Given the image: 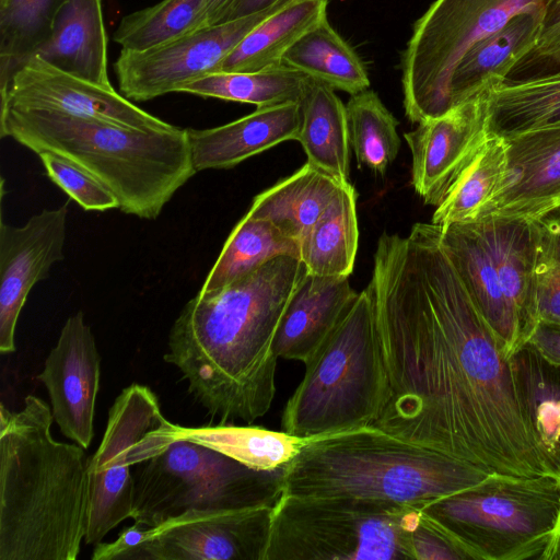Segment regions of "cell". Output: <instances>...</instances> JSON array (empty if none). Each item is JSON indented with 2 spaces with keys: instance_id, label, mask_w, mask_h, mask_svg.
Returning a JSON list of instances; mask_svg holds the SVG:
<instances>
[{
  "instance_id": "cell-42",
  "label": "cell",
  "mask_w": 560,
  "mask_h": 560,
  "mask_svg": "<svg viewBox=\"0 0 560 560\" xmlns=\"http://www.w3.org/2000/svg\"><path fill=\"white\" fill-rule=\"evenodd\" d=\"M560 48V22L545 28L534 49L512 70L508 79H517L533 66Z\"/></svg>"
},
{
  "instance_id": "cell-17",
  "label": "cell",
  "mask_w": 560,
  "mask_h": 560,
  "mask_svg": "<svg viewBox=\"0 0 560 560\" xmlns=\"http://www.w3.org/2000/svg\"><path fill=\"white\" fill-rule=\"evenodd\" d=\"M37 378L47 389L60 432L86 450L94 436L101 355L83 312L65 322Z\"/></svg>"
},
{
  "instance_id": "cell-3",
  "label": "cell",
  "mask_w": 560,
  "mask_h": 560,
  "mask_svg": "<svg viewBox=\"0 0 560 560\" xmlns=\"http://www.w3.org/2000/svg\"><path fill=\"white\" fill-rule=\"evenodd\" d=\"M49 406L34 395L0 407V560H75L85 536L89 459L51 434Z\"/></svg>"
},
{
  "instance_id": "cell-33",
  "label": "cell",
  "mask_w": 560,
  "mask_h": 560,
  "mask_svg": "<svg viewBox=\"0 0 560 560\" xmlns=\"http://www.w3.org/2000/svg\"><path fill=\"white\" fill-rule=\"evenodd\" d=\"M307 82L306 75L281 65L253 72H212L180 85L177 92L260 108L299 102Z\"/></svg>"
},
{
  "instance_id": "cell-26",
  "label": "cell",
  "mask_w": 560,
  "mask_h": 560,
  "mask_svg": "<svg viewBox=\"0 0 560 560\" xmlns=\"http://www.w3.org/2000/svg\"><path fill=\"white\" fill-rule=\"evenodd\" d=\"M327 84L308 78L299 101L298 141L314 167L340 183L349 182V132L346 105Z\"/></svg>"
},
{
  "instance_id": "cell-47",
  "label": "cell",
  "mask_w": 560,
  "mask_h": 560,
  "mask_svg": "<svg viewBox=\"0 0 560 560\" xmlns=\"http://www.w3.org/2000/svg\"><path fill=\"white\" fill-rule=\"evenodd\" d=\"M541 560H560V512L556 528L541 557Z\"/></svg>"
},
{
  "instance_id": "cell-8",
  "label": "cell",
  "mask_w": 560,
  "mask_h": 560,
  "mask_svg": "<svg viewBox=\"0 0 560 560\" xmlns=\"http://www.w3.org/2000/svg\"><path fill=\"white\" fill-rule=\"evenodd\" d=\"M421 508L284 494L272 508L265 560H413Z\"/></svg>"
},
{
  "instance_id": "cell-15",
  "label": "cell",
  "mask_w": 560,
  "mask_h": 560,
  "mask_svg": "<svg viewBox=\"0 0 560 560\" xmlns=\"http://www.w3.org/2000/svg\"><path fill=\"white\" fill-rule=\"evenodd\" d=\"M14 106L63 112L141 130L171 125L135 105L113 86L66 73L39 57L30 58L13 74L0 108Z\"/></svg>"
},
{
  "instance_id": "cell-2",
  "label": "cell",
  "mask_w": 560,
  "mask_h": 560,
  "mask_svg": "<svg viewBox=\"0 0 560 560\" xmlns=\"http://www.w3.org/2000/svg\"><path fill=\"white\" fill-rule=\"evenodd\" d=\"M306 271L300 258L277 256L228 285L198 291L175 319L164 361L220 423L250 424L269 411L277 330Z\"/></svg>"
},
{
  "instance_id": "cell-6",
  "label": "cell",
  "mask_w": 560,
  "mask_h": 560,
  "mask_svg": "<svg viewBox=\"0 0 560 560\" xmlns=\"http://www.w3.org/2000/svg\"><path fill=\"white\" fill-rule=\"evenodd\" d=\"M386 374L366 288L305 363L282 413V431L307 440L369 427L385 397Z\"/></svg>"
},
{
  "instance_id": "cell-1",
  "label": "cell",
  "mask_w": 560,
  "mask_h": 560,
  "mask_svg": "<svg viewBox=\"0 0 560 560\" xmlns=\"http://www.w3.org/2000/svg\"><path fill=\"white\" fill-rule=\"evenodd\" d=\"M370 293L386 374L372 427L489 474L559 479L518 398L510 359L440 242V225L383 233Z\"/></svg>"
},
{
  "instance_id": "cell-16",
  "label": "cell",
  "mask_w": 560,
  "mask_h": 560,
  "mask_svg": "<svg viewBox=\"0 0 560 560\" xmlns=\"http://www.w3.org/2000/svg\"><path fill=\"white\" fill-rule=\"evenodd\" d=\"M68 202L22 226L0 222V352L15 351V330L30 291L65 257Z\"/></svg>"
},
{
  "instance_id": "cell-29",
  "label": "cell",
  "mask_w": 560,
  "mask_h": 560,
  "mask_svg": "<svg viewBox=\"0 0 560 560\" xmlns=\"http://www.w3.org/2000/svg\"><path fill=\"white\" fill-rule=\"evenodd\" d=\"M355 201V189L348 182L301 241L300 259L308 272L351 275L359 241Z\"/></svg>"
},
{
  "instance_id": "cell-37",
  "label": "cell",
  "mask_w": 560,
  "mask_h": 560,
  "mask_svg": "<svg viewBox=\"0 0 560 560\" xmlns=\"http://www.w3.org/2000/svg\"><path fill=\"white\" fill-rule=\"evenodd\" d=\"M206 0H163L124 16L114 40L122 50L143 51L200 28Z\"/></svg>"
},
{
  "instance_id": "cell-23",
  "label": "cell",
  "mask_w": 560,
  "mask_h": 560,
  "mask_svg": "<svg viewBox=\"0 0 560 560\" xmlns=\"http://www.w3.org/2000/svg\"><path fill=\"white\" fill-rule=\"evenodd\" d=\"M35 56L66 73L113 86L107 73V34L102 0H67L51 36L32 57Z\"/></svg>"
},
{
  "instance_id": "cell-45",
  "label": "cell",
  "mask_w": 560,
  "mask_h": 560,
  "mask_svg": "<svg viewBox=\"0 0 560 560\" xmlns=\"http://www.w3.org/2000/svg\"><path fill=\"white\" fill-rule=\"evenodd\" d=\"M232 1L233 0H206L200 28L219 24Z\"/></svg>"
},
{
  "instance_id": "cell-32",
  "label": "cell",
  "mask_w": 560,
  "mask_h": 560,
  "mask_svg": "<svg viewBox=\"0 0 560 560\" xmlns=\"http://www.w3.org/2000/svg\"><path fill=\"white\" fill-rule=\"evenodd\" d=\"M300 243L266 219L246 213L231 231L199 291L220 289L280 255L300 258Z\"/></svg>"
},
{
  "instance_id": "cell-28",
  "label": "cell",
  "mask_w": 560,
  "mask_h": 560,
  "mask_svg": "<svg viewBox=\"0 0 560 560\" xmlns=\"http://www.w3.org/2000/svg\"><path fill=\"white\" fill-rule=\"evenodd\" d=\"M510 361L525 417L560 479V366L528 345Z\"/></svg>"
},
{
  "instance_id": "cell-36",
  "label": "cell",
  "mask_w": 560,
  "mask_h": 560,
  "mask_svg": "<svg viewBox=\"0 0 560 560\" xmlns=\"http://www.w3.org/2000/svg\"><path fill=\"white\" fill-rule=\"evenodd\" d=\"M346 109L349 142L358 166L383 174L400 148L397 119L370 89L351 95Z\"/></svg>"
},
{
  "instance_id": "cell-13",
  "label": "cell",
  "mask_w": 560,
  "mask_h": 560,
  "mask_svg": "<svg viewBox=\"0 0 560 560\" xmlns=\"http://www.w3.org/2000/svg\"><path fill=\"white\" fill-rule=\"evenodd\" d=\"M272 508L185 512L148 527L130 560H265Z\"/></svg>"
},
{
  "instance_id": "cell-27",
  "label": "cell",
  "mask_w": 560,
  "mask_h": 560,
  "mask_svg": "<svg viewBox=\"0 0 560 560\" xmlns=\"http://www.w3.org/2000/svg\"><path fill=\"white\" fill-rule=\"evenodd\" d=\"M328 3L329 0H288L240 42L219 71L253 72L281 66L285 52L327 19Z\"/></svg>"
},
{
  "instance_id": "cell-35",
  "label": "cell",
  "mask_w": 560,
  "mask_h": 560,
  "mask_svg": "<svg viewBox=\"0 0 560 560\" xmlns=\"http://www.w3.org/2000/svg\"><path fill=\"white\" fill-rule=\"evenodd\" d=\"M505 165L506 141L490 135L436 207L432 223L443 226L481 218L499 191Z\"/></svg>"
},
{
  "instance_id": "cell-48",
  "label": "cell",
  "mask_w": 560,
  "mask_h": 560,
  "mask_svg": "<svg viewBox=\"0 0 560 560\" xmlns=\"http://www.w3.org/2000/svg\"><path fill=\"white\" fill-rule=\"evenodd\" d=\"M560 22V0H550L545 19L544 30ZM542 30V31H544Z\"/></svg>"
},
{
  "instance_id": "cell-31",
  "label": "cell",
  "mask_w": 560,
  "mask_h": 560,
  "mask_svg": "<svg viewBox=\"0 0 560 560\" xmlns=\"http://www.w3.org/2000/svg\"><path fill=\"white\" fill-rule=\"evenodd\" d=\"M176 438L202 444L259 470L282 469L305 440L258 425H177Z\"/></svg>"
},
{
  "instance_id": "cell-44",
  "label": "cell",
  "mask_w": 560,
  "mask_h": 560,
  "mask_svg": "<svg viewBox=\"0 0 560 560\" xmlns=\"http://www.w3.org/2000/svg\"><path fill=\"white\" fill-rule=\"evenodd\" d=\"M280 1L281 0H233L226 8L220 23L264 11Z\"/></svg>"
},
{
  "instance_id": "cell-22",
  "label": "cell",
  "mask_w": 560,
  "mask_h": 560,
  "mask_svg": "<svg viewBox=\"0 0 560 560\" xmlns=\"http://www.w3.org/2000/svg\"><path fill=\"white\" fill-rule=\"evenodd\" d=\"M545 19L544 11L518 13L501 30L471 46L453 71L451 108L504 82L536 46Z\"/></svg>"
},
{
  "instance_id": "cell-10",
  "label": "cell",
  "mask_w": 560,
  "mask_h": 560,
  "mask_svg": "<svg viewBox=\"0 0 560 560\" xmlns=\"http://www.w3.org/2000/svg\"><path fill=\"white\" fill-rule=\"evenodd\" d=\"M550 0H435L413 24L401 54L404 108L411 122L451 109L450 82L466 51L522 12H547Z\"/></svg>"
},
{
  "instance_id": "cell-9",
  "label": "cell",
  "mask_w": 560,
  "mask_h": 560,
  "mask_svg": "<svg viewBox=\"0 0 560 560\" xmlns=\"http://www.w3.org/2000/svg\"><path fill=\"white\" fill-rule=\"evenodd\" d=\"M283 493V468L259 470L185 439L137 466L131 518L156 526L192 510L273 506Z\"/></svg>"
},
{
  "instance_id": "cell-38",
  "label": "cell",
  "mask_w": 560,
  "mask_h": 560,
  "mask_svg": "<svg viewBox=\"0 0 560 560\" xmlns=\"http://www.w3.org/2000/svg\"><path fill=\"white\" fill-rule=\"evenodd\" d=\"M38 156L50 180L82 209L105 211L118 208L114 194L74 162L48 151L39 153Z\"/></svg>"
},
{
  "instance_id": "cell-7",
  "label": "cell",
  "mask_w": 560,
  "mask_h": 560,
  "mask_svg": "<svg viewBox=\"0 0 560 560\" xmlns=\"http://www.w3.org/2000/svg\"><path fill=\"white\" fill-rule=\"evenodd\" d=\"M421 510L472 560H541L560 512V479L492 472Z\"/></svg>"
},
{
  "instance_id": "cell-46",
  "label": "cell",
  "mask_w": 560,
  "mask_h": 560,
  "mask_svg": "<svg viewBox=\"0 0 560 560\" xmlns=\"http://www.w3.org/2000/svg\"><path fill=\"white\" fill-rule=\"evenodd\" d=\"M555 69H560V48L547 56L545 59L533 66L529 70L526 71V74H522V78H526L529 75H534L537 73H542L547 71H551Z\"/></svg>"
},
{
  "instance_id": "cell-14",
  "label": "cell",
  "mask_w": 560,
  "mask_h": 560,
  "mask_svg": "<svg viewBox=\"0 0 560 560\" xmlns=\"http://www.w3.org/2000/svg\"><path fill=\"white\" fill-rule=\"evenodd\" d=\"M488 92L404 135L412 158L411 184L424 203L438 207L444 200L489 138Z\"/></svg>"
},
{
  "instance_id": "cell-30",
  "label": "cell",
  "mask_w": 560,
  "mask_h": 560,
  "mask_svg": "<svg viewBox=\"0 0 560 560\" xmlns=\"http://www.w3.org/2000/svg\"><path fill=\"white\" fill-rule=\"evenodd\" d=\"M282 65L350 95L370 89L363 61L334 30L328 18L306 32L285 52Z\"/></svg>"
},
{
  "instance_id": "cell-5",
  "label": "cell",
  "mask_w": 560,
  "mask_h": 560,
  "mask_svg": "<svg viewBox=\"0 0 560 560\" xmlns=\"http://www.w3.org/2000/svg\"><path fill=\"white\" fill-rule=\"evenodd\" d=\"M489 475L369 425L305 440L283 468V493L423 508Z\"/></svg>"
},
{
  "instance_id": "cell-43",
  "label": "cell",
  "mask_w": 560,
  "mask_h": 560,
  "mask_svg": "<svg viewBox=\"0 0 560 560\" xmlns=\"http://www.w3.org/2000/svg\"><path fill=\"white\" fill-rule=\"evenodd\" d=\"M540 235V254L560 270V209L537 220Z\"/></svg>"
},
{
  "instance_id": "cell-40",
  "label": "cell",
  "mask_w": 560,
  "mask_h": 560,
  "mask_svg": "<svg viewBox=\"0 0 560 560\" xmlns=\"http://www.w3.org/2000/svg\"><path fill=\"white\" fill-rule=\"evenodd\" d=\"M537 305L539 319L560 323V270L541 254L537 265Z\"/></svg>"
},
{
  "instance_id": "cell-20",
  "label": "cell",
  "mask_w": 560,
  "mask_h": 560,
  "mask_svg": "<svg viewBox=\"0 0 560 560\" xmlns=\"http://www.w3.org/2000/svg\"><path fill=\"white\" fill-rule=\"evenodd\" d=\"M299 102L257 108L249 115L208 129H187L194 168H231L283 141L296 140Z\"/></svg>"
},
{
  "instance_id": "cell-34",
  "label": "cell",
  "mask_w": 560,
  "mask_h": 560,
  "mask_svg": "<svg viewBox=\"0 0 560 560\" xmlns=\"http://www.w3.org/2000/svg\"><path fill=\"white\" fill-rule=\"evenodd\" d=\"M67 0H4L0 3V98L15 71L51 36Z\"/></svg>"
},
{
  "instance_id": "cell-25",
  "label": "cell",
  "mask_w": 560,
  "mask_h": 560,
  "mask_svg": "<svg viewBox=\"0 0 560 560\" xmlns=\"http://www.w3.org/2000/svg\"><path fill=\"white\" fill-rule=\"evenodd\" d=\"M345 184L306 162L258 194L247 213L270 221L301 246L303 237Z\"/></svg>"
},
{
  "instance_id": "cell-39",
  "label": "cell",
  "mask_w": 560,
  "mask_h": 560,
  "mask_svg": "<svg viewBox=\"0 0 560 560\" xmlns=\"http://www.w3.org/2000/svg\"><path fill=\"white\" fill-rule=\"evenodd\" d=\"M413 560H472L470 555L442 527L420 513L410 534Z\"/></svg>"
},
{
  "instance_id": "cell-41",
  "label": "cell",
  "mask_w": 560,
  "mask_h": 560,
  "mask_svg": "<svg viewBox=\"0 0 560 560\" xmlns=\"http://www.w3.org/2000/svg\"><path fill=\"white\" fill-rule=\"evenodd\" d=\"M526 345L547 362L560 366V323L539 319Z\"/></svg>"
},
{
  "instance_id": "cell-49",
  "label": "cell",
  "mask_w": 560,
  "mask_h": 560,
  "mask_svg": "<svg viewBox=\"0 0 560 560\" xmlns=\"http://www.w3.org/2000/svg\"><path fill=\"white\" fill-rule=\"evenodd\" d=\"M4 0H0V3H2Z\"/></svg>"
},
{
  "instance_id": "cell-18",
  "label": "cell",
  "mask_w": 560,
  "mask_h": 560,
  "mask_svg": "<svg viewBox=\"0 0 560 560\" xmlns=\"http://www.w3.org/2000/svg\"><path fill=\"white\" fill-rule=\"evenodd\" d=\"M505 141L504 176L483 215L538 220L560 209V129L535 130Z\"/></svg>"
},
{
  "instance_id": "cell-19",
  "label": "cell",
  "mask_w": 560,
  "mask_h": 560,
  "mask_svg": "<svg viewBox=\"0 0 560 560\" xmlns=\"http://www.w3.org/2000/svg\"><path fill=\"white\" fill-rule=\"evenodd\" d=\"M440 242L503 355L510 359L527 343V338L504 296L476 222L440 226Z\"/></svg>"
},
{
  "instance_id": "cell-4",
  "label": "cell",
  "mask_w": 560,
  "mask_h": 560,
  "mask_svg": "<svg viewBox=\"0 0 560 560\" xmlns=\"http://www.w3.org/2000/svg\"><path fill=\"white\" fill-rule=\"evenodd\" d=\"M0 137L57 153L95 176L126 214L153 220L196 174L187 129L141 130L57 110L0 108Z\"/></svg>"
},
{
  "instance_id": "cell-11",
  "label": "cell",
  "mask_w": 560,
  "mask_h": 560,
  "mask_svg": "<svg viewBox=\"0 0 560 560\" xmlns=\"http://www.w3.org/2000/svg\"><path fill=\"white\" fill-rule=\"evenodd\" d=\"M176 429L148 386L133 383L117 396L100 446L89 459L85 544L102 542L131 518L133 468L164 452L176 440Z\"/></svg>"
},
{
  "instance_id": "cell-21",
  "label": "cell",
  "mask_w": 560,
  "mask_h": 560,
  "mask_svg": "<svg viewBox=\"0 0 560 560\" xmlns=\"http://www.w3.org/2000/svg\"><path fill=\"white\" fill-rule=\"evenodd\" d=\"M348 277H325L306 271L282 315L275 339L278 358L311 359L358 296Z\"/></svg>"
},
{
  "instance_id": "cell-24",
  "label": "cell",
  "mask_w": 560,
  "mask_h": 560,
  "mask_svg": "<svg viewBox=\"0 0 560 560\" xmlns=\"http://www.w3.org/2000/svg\"><path fill=\"white\" fill-rule=\"evenodd\" d=\"M560 129V69L505 80L488 92V130L508 139Z\"/></svg>"
},
{
  "instance_id": "cell-12",
  "label": "cell",
  "mask_w": 560,
  "mask_h": 560,
  "mask_svg": "<svg viewBox=\"0 0 560 560\" xmlns=\"http://www.w3.org/2000/svg\"><path fill=\"white\" fill-rule=\"evenodd\" d=\"M287 1L281 0L250 15L195 30L148 50L121 49L114 67L122 95L130 101L144 102L177 92L187 82L218 72L240 42Z\"/></svg>"
}]
</instances>
